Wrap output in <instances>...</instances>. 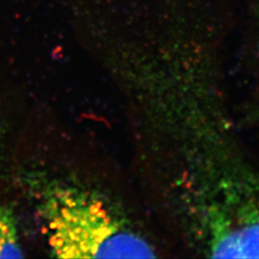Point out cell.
<instances>
[{
	"mask_svg": "<svg viewBox=\"0 0 259 259\" xmlns=\"http://www.w3.org/2000/svg\"><path fill=\"white\" fill-rule=\"evenodd\" d=\"M47 241L61 258L155 257L148 241L102 201L80 190L53 191L44 206Z\"/></svg>",
	"mask_w": 259,
	"mask_h": 259,
	"instance_id": "1",
	"label": "cell"
},
{
	"mask_svg": "<svg viewBox=\"0 0 259 259\" xmlns=\"http://www.w3.org/2000/svg\"><path fill=\"white\" fill-rule=\"evenodd\" d=\"M23 256L12 214L4 208H0V258Z\"/></svg>",
	"mask_w": 259,
	"mask_h": 259,
	"instance_id": "2",
	"label": "cell"
}]
</instances>
